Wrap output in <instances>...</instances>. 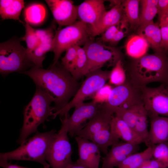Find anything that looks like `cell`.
Listing matches in <instances>:
<instances>
[{
    "mask_svg": "<svg viewBox=\"0 0 168 168\" xmlns=\"http://www.w3.org/2000/svg\"><path fill=\"white\" fill-rule=\"evenodd\" d=\"M157 7L159 19L168 12V0H158Z\"/></svg>",
    "mask_w": 168,
    "mask_h": 168,
    "instance_id": "obj_41",
    "label": "cell"
},
{
    "mask_svg": "<svg viewBox=\"0 0 168 168\" xmlns=\"http://www.w3.org/2000/svg\"><path fill=\"white\" fill-rule=\"evenodd\" d=\"M143 106V103H141L127 108L119 109L115 111L114 114L133 129L138 114Z\"/></svg>",
    "mask_w": 168,
    "mask_h": 168,
    "instance_id": "obj_30",
    "label": "cell"
},
{
    "mask_svg": "<svg viewBox=\"0 0 168 168\" xmlns=\"http://www.w3.org/2000/svg\"><path fill=\"white\" fill-rule=\"evenodd\" d=\"M57 133L54 129L42 133L37 131L17 148L1 153L0 158L7 161H34L42 164L44 168H49L50 166L46 158Z\"/></svg>",
    "mask_w": 168,
    "mask_h": 168,
    "instance_id": "obj_3",
    "label": "cell"
},
{
    "mask_svg": "<svg viewBox=\"0 0 168 168\" xmlns=\"http://www.w3.org/2000/svg\"><path fill=\"white\" fill-rule=\"evenodd\" d=\"M143 103L142 91L133 85L128 79L123 84L112 88L103 106L113 113L120 108H127Z\"/></svg>",
    "mask_w": 168,
    "mask_h": 168,
    "instance_id": "obj_9",
    "label": "cell"
},
{
    "mask_svg": "<svg viewBox=\"0 0 168 168\" xmlns=\"http://www.w3.org/2000/svg\"><path fill=\"white\" fill-rule=\"evenodd\" d=\"M25 21L30 25H37L41 23L45 19L46 11L44 6L40 3L29 4L25 9L24 12Z\"/></svg>",
    "mask_w": 168,
    "mask_h": 168,
    "instance_id": "obj_26",
    "label": "cell"
},
{
    "mask_svg": "<svg viewBox=\"0 0 168 168\" xmlns=\"http://www.w3.org/2000/svg\"><path fill=\"white\" fill-rule=\"evenodd\" d=\"M103 0H86L77 6L78 19L90 27L91 32L97 26L106 11Z\"/></svg>",
    "mask_w": 168,
    "mask_h": 168,
    "instance_id": "obj_15",
    "label": "cell"
},
{
    "mask_svg": "<svg viewBox=\"0 0 168 168\" xmlns=\"http://www.w3.org/2000/svg\"><path fill=\"white\" fill-rule=\"evenodd\" d=\"M24 23L25 28V34L20 39L25 41L26 45L27 56L30 54L37 47L39 43V39L35 31L26 21Z\"/></svg>",
    "mask_w": 168,
    "mask_h": 168,
    "instance_id": "obj_32",
    "label": "cell"
},
{
    "mask_svg": "<svg viewBox=\"0 0 168 168\" xmlns=\"http://www.w3.org/2000/svg\"><path fill=\"white\" fill-rule=\"evenodd\" d=\"M138 145L123 141L114 143L102 158L101 168L118 167L129 155L136 153L139 149Z\"/></svg>",
    "mask_w": 168,
    "mask_h": 168,
    "instance_id": "obj_16",
    "label": "cell"
},
{
    "mask_svg": "<svg viewBox=\"0 0 168 168\" xmlns=\"http://www.w3.org/2000/svg\"><path fill=\"white\" fill-rule=\"evenodd\" d=\"M122 3L112 7L110 10L105 12L97 26L91 31L93 38L100 35L108 28L121 21L124 16Z\"/></svg>",
    "mask_w": 168,
    "mask_h": 168,
    "instance_id": "obj_21",
    "label": "cell"
},
{
    "mask_svg": "<svg viewBox=\"0 0 168 168\" xmlns=\"http://www.w3.org/2000/svg\"><path fill=\"white\" fill-rule=\"evenodd\" d=\"M77 142L79 158L77 161L89 168H99L100 150L91 141L77 136H75Z\"/></svg>",
    "mask_w": 168,
    "mask_h": 168,
    "instance_id": "obj_17",
    "label": "cell"
},
{
    "mask_svg": "<svg viewBox=\"0 0 168 168\" xmlns=\"http://www.w3.org/2000/svg\"></svg>",
    "mask_w": 168,
    "mask_h": 168,
    "instance_id": "obj_48",
    "label": "cell"
},
{
    "mask_svg": "<svg viewBox=\"0 0 168 168\" xmlns=\"http://www.w3.org/2000/svg\"><path fill=\"white\" fill-rule=\"evenodd\" d=\"M7 160L0 158V166L3 168H28L12 164L8 162Z\"/></svg>",
    "mask_w": 168,
    "mask_h": 168,
    "instance_id": "obj_42",
    "label": "cell"
},
{
    "mask_svg": "<svg viewBox=\"0 0 168 168\" xmlns=\"http://www.w3.org/2000/svg\"><path fill=\"white\" fill-rule=\"evenodd\" d=\"M161 36V47L163 51L166 54L168 51V23L159 21Z\"/></svg>",
    "mask_w": 168,
    "mask_h": 168,
    "instance_id": "obj_39",
    "label": "cell"
},
{
    "mask_svg": "<svg viewBox=\"0 0 168 168\" xmlns=\"http://www.w3.org/2000/svg\"><path fill=\"white\" fill-rule=\"evenodd\" d=\"M78 46H73L66 51L64 56L61 59V64L70 72L72 70L75 62L77 52Z\"/></svg>",
    "mask_w": 168,
    "mask_h": 168,
    "instance_id": "obj_35",
    "label": "cell"
},
{
    "mask_svg": "<svg viewBox=\"0 0 168 168\" xmlns=\"http://www.w3.org/2000/svg\"><path fill=\"white\" fill-rule=\"evenodd\" d=\"M89 140L97 145L105 155L108 152V147L116 142L112 136L110 125L94 134Z\"/></svg>",
    "mask_w": 168,
    "mask_h": 168,
    "instance_id": "obj_29",
    "label": "cell"
},
{
    "mask_svg": "<svg viewBox=\"0 0 168 168\" xmlns=\"http://www.w3.org/2000/svg\"><path fill=\"white\" fill-rule=\"evenodd\" d=\"M88 65V59L85 49L83 47L78 46L76 59L70 73L77 80L87 74Z\"/></svg>",
    "mask_w": 168,
    "mask_h": 168,
    "instance_id": "obj_28",
    "label": "cell"
},
{
    "mask_svg": "<svg viewBox=\"0 0 168 168\" xmlns=\"http://www.w3.org/2000/svg\"><path fill=\"white\" fill-rule=\"evenodd\" d=\"M83 47L88 59L87 74L101 69L105 65L113 67L118 61L123 58V54L119 48L93 39L89 40Z\"/></svg>",
    "mask_w": 168,
    "mask_h": 168,
    "instance_id": "obj_8",
    "label": "cell"
},
{
    "mask_svg": "<svg viewBox=\"0 0 168 168\" xmlns=\"http://www.w3.org/2000/svg\"></svg>",
    "mask_w": 168,
    "mask_h": 168,
    "instance_id": "obj_47",
    "label": "cell"
},
{
    "mask_svg": "<svg viewBox=\"0 0 168 168\" xmlns=\"http://www.w3.org/2000/svg\"><path fill=\"white\" fill-rule=\"evenodd\" d=\"M55 30L54 25L45 29H35L39 43L36 48L27 56L29 60L34 66L43 68L42 63L46 54L53 51Z\"/></svg>",
    "mask_w": 168,
    "mask_h": 168,
    "instance_id": "obj_13",
    "label": "cell"
},
{
    "mask_svg": "<svg viewBox=\"0 0 168 168\" xmlns=\"http://www.w3.org/2000/svg\"><path fill=\"white\" fill-rule=\"evenodd\" d=\"M23 0H0V15L2 20L13 19L24 23L20 19L22 9L24 7Z\"/></svg>",
    "mask_w": 168,
    "mask_h": 168,
    "instance_id": "obj_24",
    "label": "cell"
},
{
    "mask_svg": "<svg viewBox=\"0 0 168 168\" xmlns=\"http://www.w3.org/2000/svg\"><path fill=\"white\" fill-rule=\"evenodd\" d=\"M140 0H123L122 5L124 14V17L130 27L138 28L140 25L139 6Z\"/></svg>",
    "mask_w": 168,
    "mask_h": 168,
    "instance_id": "obj_25",
    "label": "cell"
},
{
    "mask_svg": "<svg viewBox=\"0 0 168 168\" xmlns=\"http://www.w3.org/2000/svg\"><path fill=\"white\" fill-rule=\"evenodd\" d=\"M139 168H167L159 161L153 158L145 161Z\"/></svg>",
    "mask_w": 168,
    "mask_h": 168,
    "instance_id": "obj_40",
    "label": "cell"
},
{
    "mask_svg": "<svg viewBox=\"0 0 168 168\" xmlns=\"http://www.w3.org/2000/svg\"><path fill=\"white\" fill-rule=\"evenodd\" d=\"M122 60L118 61L110 71L109 83L115 86L123 84L127 79L126 70L124 67Z\"/></svg>",
    "mask_w": 168,
    "mask_h": 168,
    "instance_id": "obj_33",
    "label": "cell"
},
{
    "mask_svg": "<svg viewBox=\"0 0 168 168\" xmlns=\"http://www.w3.org/2000/svg\"><path fill=\"white\" fill-rule=\"evenodd\" d=\"M114 114L113 113L106 109L101 104L95 115L75 136L89 140L94 134L110 125Z\"/></svg>",
    "mask_w": 168,
    "mask_h": 168,
    "instance_id": "obj_18",
    "label": "cell"
},
{
    "mask_svg": "<svg viewBox=\"0 0 168 168\" xmlns=\"http://www.w3.org/2000/svg\"><path fill=\"white\" fill-rule=\"evenodd\" d=\"M150 126L144 143L147 147L168 141V117L156 116L150 118Z\"/></svg>",
    "mask_w": 168,
    "mask_h": 168,
    "instance_id": "obj_20",
    "label": "cell"
},
{
    "mask_svg": "<svg viewBox=\"0 0 168 168\" xmlns=\"http://www.w3.org/2000/svg\"><path fill=\"white\" fill-rule=\"evenodd\" d=\"M124 46L126 54L133 59L139 58L146 55L149 47L145 38L138 33L130 36Z\"/></svg>",
    "mask_w": 168,
    "mask_h": 168,
    "instance_id": "obj_23",
    "label": "cell"
},
{
    "mask_svg": "<svg viewBox=\"0 0 168 168\" xmlns=\"http://www.w3.org/2000/svg\"><path fill=\"white\" fill-rule=\"evenodd\" d=\"M157 13V7H142L141 13L139 16L140 25L139 27L153 22V19Z\"/></svg>",
    "mask_w": 168,
    "mask_h": 168,
    "instance_id": "obj_36",
    "label": "cell"
},
{
    "mask_svg": "<svg viewBox=\"0 0 168 168\" xmlns=\"http://www.w3.org/2000/svg\"><path fill=\"white\" fill-rule=\"evenodd\" d=\"M22 73L30 77L36 86L50 96L55 104L54 112L69 103L81 85L58 62L47 69L34 66Z\"/></svg>",
    "mask_w": 168,
    "mask_h": 168,
    "instance_id": "obj_1",
    "label": "cell"
},
{
    "mask_svg": "<svg viewBox=\"0 0 168 168\" xmlns=\"http://www.w3.org/2000/svg\"><path fill=\"white\" fill-rule=\"evenodd\" d=\"M101 104L93 100L89 102H83L76 106L70 116L60 118L61 128L66 131L72 137L75 136L85 126L87 120H91L96 114Z\"/></svg>",
    "mask_w": 168,
    "mask_h": 168,
    "instance_id": "obj_11",
    "label": "cell"
},
{
    "mask_svg": "<svg viewBox=\"0 0 168 168\" xmlns=\"http://www.w3.org/2000/svg\"><path fill=\"white\" fill-rule=\"evenodd\" d=\"M20 41L12 39L0 44V72L4 76L13 72L22 73L34 66Z\"/></svg>",
    "mask_w": 168,
    "mask_h": 168,
    "instance_id": "obj_6",
    "label": "cell"
},
{
    "mask_svg": "<svg viewBox=\"0 0 168 168\" xmlns=\"http://www.w3.org/2000/svg\"><path fill=\"white\" fill-rule=\"evenodd\" d=\"M120 24L121 21L118 24L108 28L100 35L101 36L98 40L105 44H109L119 29Z\"/></svg>",
    "mask_w": 168,
    "mask_h": 168,
    "instance_id": "obj_37",
    "label": "cell"
},
{
    "mask_svg": "<svg viewBox=\"0 0 168 168\" xmlns=\"http://www.w3.org/2000/svg\"><path fill=\"white\" fill-rule=\"evenodd\" d=\"M112 89L109 86L105 85L95 93L93 100L100 104L105 103L108 98Z\"/></svg>",
    "mask_w": 168,
    "mask_h": 168,
    "instance_id": "obj_38",
    "label": "cell"
},
{
    "mask_svg": "<svg viewBox=\"0 0 168 168\" xmlns=\"http://www.w3.org/2000/svg\"><path fill=\"white\" fill-rule=\"evenodd\" d=\"M141 91L142 102L148 117H168V90L165 84L155 87L146 86Z\"/></svg>",
    "mask_w": 168,
    "mask_h": 168,
    "instance_id": "obj_10",
    "label": "cell"
},
{
    "mask_svg": "<svg viewBox=\"0 0 168 168\" xmlns=\"http://www.w3.org/2000/svg\"><path fill=\"white\" fill-rule=\"evenodd\" d=\"M110 71L98 69L88 73L72 99L63 108L53 113V119L59 115L68 117V112L73 108L83 102L87 97L95 94L105 85L109 80Z\"/></svg>",
    "mask_w": 168,
    "mask_h": 168,
    "instance_id": "obj_7",
    "label": "cell"
},
{
    "mask_svg": "<svg viewBox=\"0 0 168 168\" xmlns=\"http://www.w3.org/2000/svg\"><path fill=\"white\" fill-rule=\"evenodd\" d=\"M111 133L116 142L120 139L126 142L139 145L144 142L133 129L119 118L114 115L110 123Z\"/></svg>",
    "mask_w": 168,
    "mask_h": 168,
    "instance_id": "obj_19",
    "label": "cell"
},
{
    "mask_svg": "<svg viewBox=\"0 0 168 168\" xmlns=\"http://www.w3.org/2000/svg\"><path fill=\"white\" fill-rule=\"evenodd\" d=\"M153 158L168 168V141L152 146Z\"/></svg>",
    "mask_w": 168,
    "mask_h": 168,
    "instance_id": "obj_34",
    "label": "cell"
},
{
    "mask_svg": "<svg viewBox=\"0 0 168 168\" xmlns=\"http://www.w3.org/2000/svg\"><path fill=\"white\" fill-rule=\"evenodd\" d=\"M152 147H147L143 151L128 157L118 166V168H139L146 161L153 158Z\"/></svg>",
    "mask_w": 168,
    "mask_h": 168,
    "instance_id": "obj_27",
    "label": "cell"
},
{
    "mask_svg": "<svg viewBox=\"0 0 168 168\" xmlns=\"http://www.w3.org/2000/svg\"><path fill=\"white\" fill-rule=\"evenodd\" d=\"M53 17L60 26L70 25L78 19L77 6L70 0H45Z\"/></svg>",
    "mask_w": 168,
    "mask_h": 168,
    "instance_id": "obj_14",
    "label": "cell"
},
{
    "mask_svg": "<svg viewBox=\"0 0 168 168\" xmlns=\"http://www.w3.org/2000/svg\"><path fill=\"white\" fill-rule=\"evenodd\" d=\"M92 39L93 38L91 36L90 26L80 21L56 30L52 51L54 57L52 65H54L58 62L62 54L70 47L84 45Z\"/></svg>",
    "mask_w": 168,
    "mask_h": 168,
    "instance_id": "obj_5",
    "label": "cell"
},
{
    "mask_svg": "<svg viewBox=\"0 0 168 168\" xmlns=\"http://www.w3.org/2000/svg\"><path fill=\"white\" fill-rule=\"evenodd\" d=\"M53 100L50 96L40 87L36 86L34 95L25 107L23 112V122L18 143L23 144L31 134L37 132V128L51 116L54 111L51 106Z\"/></svg>",
    "mask_w": 168,
    "mask_h": 168,
    "instance_id": "obj_4",
    "label": "cell"
},
{
    "mask_svg": "<svg viewBox=\"0 0 168 168\" xmlns=\"http://www.w3.org/2000/svg\"><path fill=\"white\" fill-rule=\"evenodd\" d=\"M138 32L145 38L155 53H165L161 47V36L159 22L153 21L139 27Z\"/></svg>",
    "mask_w": 168,
    "mask_h": 168,
    "instance_id": "obj_22",
    "label": "cell"
},
{
    "mask_svg": "<svg viewBox=\"0 0 168 168\" xmlns=\"http://www.w3.org/2000/svg\"><path fill=\"white\" fill-rule=\"evenodd\" d=\"M142 7L148 6L157 7L158 0H140Z\"/></svg>",
    "mask_w": 168,
    "mask_h": 168,
    "instance_id": "obj_43",
    "label": "cell"
},
{
    "mask_svg": "<svg viewBox=\"0 0 168 168\" xmlns=\"http://www.w3.org/2000/svg\"><path fill=\"white\" fill-rule=\"evenodd\" d=\"M165 84H166V88L168 90V82L166 83Z\"/></svg>",
    "mask_w": 168,
    "mask_h": 168,
    "instance_id": "obj_46",
    "label": "cell"
},
{
    "mask_svg": "<svg viewBox=\"0 0 168 168\" xmlns=\"http://www.w3.org/2000/svg\"><path fill=\"white\" fill-rule=\"evenodd\" d=\"M159 20V21H163L168 23V12Z\"/></svg>",
    "mask_w": 168,
    "mask_h": 168,
    "instance_id": "obj_45",
    "label": "cell"
},
{
    "mask_svg": "<svg viewBox=\"0 0 168 168\" xmlns=\"http://www.w3.org/2000/svg\"><path fill=\"white\" fill-rule=\"evenodd\" d=\"M148 115L144 105L141 108L135 122L133 129L144 142L148 136Z\"/></svg>",
    "mask_w": 168,
    "mask_h": 168,
    "instance_id": "obj_31",
    "label": "cell"
},
{
    "mask_svg": "<svg viewBox=\"0 0 168 168\" xmlns=\"http://www.w3.org/2000/svg\"><path fill=\"white\" fill-rule=\"evenodd\" d=\"M128 79L142 89L151 83L168 82V56L165 53L149 54L130 61L127 69Z\"/></svg>",
    "mask_w": 168,
    "mask_h": 168,
    "instance_id": "obj_2",
    "label": "cell"
},
{
    "mask_svg": "<svg viewBox=\"0 0 168 168\" xmlns=\"http://www.w3.org/2000/svg\"><path fill=\"white\" fill-rule=\"evenodd\" d=\"M67 168H89L87 167L80 164L77 161L75 162H72Z\"/></svg>",
    "mask_w": 168,
    "mask_h": 168,
    "instance_id": "obj_44",
    "label": "cell"
},
{
    "mask_svg": "<svg viewBox=\"0 0 168 168\" xmlns=\"http://www.w3.org/2000/svg\"><path fill=\"white\" fill-rule=\"evenodd\" d=\"M68 133L61 128L49 151L46 160L52 168H67L72 162V149Z\"/></svg>",
    "mask_w": 168,
    "mask_h": 168,
    "instance_id": "obj_12",
    "label": "cell"
}]
</instances>
